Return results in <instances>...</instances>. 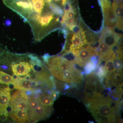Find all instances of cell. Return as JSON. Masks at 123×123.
<instances>
[{"instance_id":"cell-1","label":"cell","mask_w":123,"mask_h":123,"mask_svg":"<svg viewBox=\"0 0 123 123\" xmlns=\"http://www.w3.org/2000/svg\"><path fill=\"white\" fill-rule=\"evenodd\" d=\"M31 4L20 16L30 25L36 42H40L59 28L57 16L47 0H31Z\"/></svg>"},{"instance_id":"cell-2","label":"cell","mask_w":123,"mask_h":123,"mask_svg":"<svg viewBox=\"0 0 123 123\" xmlns=\"http://www.w3.org/2000/svg\"><path fill=\"white\" fill-rule=\"evenodd\" d=\"M84 94L86 107L98 123H121L120 112L123 105L119 102L103 93L84 92Z\"/></svg>"},{"instance_id":"cell-3","label":"cell","mask_w":123,"mask_h":123,"mask_svg":"<svg viewBox=\"0 0 123 123\" xmlns=\"http://www.w3.org/2000/svg\"><path fill=\"white\" fill-rule=\"evenodd\" d=\"M96 48L85 44L80 48L72 50L70 52L75 57L74 63L79 67H84L91 57L95 55Z\"/></svg>"},{"instance_id":"cell-4","label":"cell","mask_w":123,"mask_h":123,"mask_svg":"<svg viewBox=\"0 0 123 123\" xmlns=\"http://www.w3.org/2000/svg\"><path fill=\"white\" fill-rule=\"evenodd\" d=\"M122 38L123 35L116 33L114 30V28L105 26L101 31L99 41L104 42L113 48L117 45Z\"/></svg>"},{"instance_id":"cell-5","label":"cell","mask_w":123,"mask_h":123,"mask_svg":"<svg viewBox=\"0 0 123 123\" xmlns=\"http://www.w3.org/2000/svg\"><path fill=\"white\" fill-rule=\"evenodd\" d=\"M105 90L103 84L100 82L99 78L95 71L86 75L85 92L103 93Z\"/></svg>"},{"instance_id":"cell-6","label":"cell","mask_w":123,"mask_h":123,"mask_svg":"<svg viewBox=\"0 0 123 123\" xmlns=\"http://www.w3.org/2000/svg\"><path fill=\"white\" fill-rule=\"evenodd\" d=\"M53 111L52 106L43 105L40 104L33 111L27 112L30 123H35L48 118Z\"/></svg>"},{"instance_id":"cell-7","label":"cell","mask_w":123,"mask_h":123,"mask_svg":"<svg viewBox=\"0 0 123 123\" xmlns=\"http://www.w3.org/2000/svg\"><path fill=\"white\" fill-rule=\"evenodd\" d=\"M98 2L102 11L104 25L114 28L116 20L111 3L108 0H99Z\"/></svg>"},{"instance_id":"cell-8","label":"cell","mask_w":123,"mask_h":123,"mask_svg":"<svg viewBox=\"0 0 123 123\" xmlns=\"http://www.w3.org/2000/svg\"><path fill=\"white\" fill-rule=\"evenodd\" d=\"M98 42L99 44L96 48L95 52V55L98 57V66L101 64L103 62L106 61L109 59L114 53L113 48L102 41L98 40Z\"/></svg>"},{"instance_id":"cell-9","label":"cell","mask_w":123,"mask_h":123,"mask_svg":"<svg viewBox=\"0 0 123 123\" xmlns=\"http://www.w3.org/2000/svg\"><path fill=\"white\" fill-rule=\"evenodd\" d=\"M112 8L114 14L116 24V27L123 31V3L122 0H114Z\"/></svg>"},{"instance_id":"cell-10","label":"cell","mask_w":123,"mask_h":123,"mask_svg":"<svg viewBox=\"0 0 123 123\" xmlns=\"http://www.w3.org/2000/svg\"><path fill=\"white\" fill-rule=\"evenodd\" d=\"M53 90H46L42 92L38 98L40 104L44 106L53 105L54 101L56 100L53 95Z\"/></svg>"},{"instance_id":"cell-11","label":"cell","mask_w":123,"mask_h":123,"mask_svg":"<svg viewBox=\"0 0 123 123\" xmlns=\"http://www.w3.org/2000/svg\"><path fill=\"white\" fill-rule=\"evenodd\" d=\"M9 114L12 119L15 122L18 123H30L26 110L12 111Z\"/></svg>"},{"instance_id":"cell-12","label":"cell","mask_w":123,"mask_h":123,"mask_svg":"<svg viewBox=\"0 0 123 123\" xmlns=\"http://www.w3.org/2000/svg\"><path fill=\"white\" fill-rule=\"evenodd\" d=\"M98 57L96 55L91 57L84 66L83 71L84 75H88L95 70L98 66Z\"/></svg>"},{"instance_id":"cell-13","label":"cell","mask_w":123,"mask_h":123,"mask_svg":"<svg viewBox=\"0 0 123 123\" xmlns=\"http://www.w3.org/2000/svg\"><path fill=\"white\" fill-rule=\"evenodd\" d=\"M115 70L117 71L123 70V57H119L114 52L111 56Z\"/></svg>"},{"instance_id":"cell-14","label":"cell","mask_w":123,"mask_h":123,"mask_svg":"<svg viewBox=\"0 0 123 123\" xmlns=\"http://www.w3.org/2000/svg\"><path fill=\"white\" fill-rule=\"evenodd\" d=\"M39 104L38 98H36L33 96H31L28 98V107L27 112L33 111Z\"/></svg>"},{"instance_id":"cell-15","label":"cell","mask_w":123,"mask_h":123,"mask_svg":"<svg viewBox=\"0 0 123 123\" xmlns=\"http://www.w3.org/2000/svg\"><path fill=\"white\" fill-rule=\"evenodd\" d=\"M94 71L95 72L97 76L99 78L100 82L103 84L104 79L106 75V72L104 68V66L101 64L97 66V68Z\"/></svg>"},{"instance_id":"cell-16","label":"cell","mask_w":123,"mask_h":123,"mask_svg":"<svg viewBox=\"0 0 123 123\" xmlns=\"http://www.w3.org/2000/svg\"><path fill=\"white\" fill-rule=\"evenodd\" d=\"M104 67L106 72V73H114L115 70L114 67L113 59L111 56L106 62Z\"/></svg>"},{"instance_id":"cell-17","label":"cell","mask_w":123,"mask_h":123,"mask_svg":"<svg viewBox=\"0 0 123 123\" xmlns=\"http://www.w3.org/2000/svg\"><path fill=\"white\" fill-rule=\"evenodd\" d=\"M48 2H52L64 10V7L69 3H73L77 0H47Z\"/></svg>"}]
</instances>
